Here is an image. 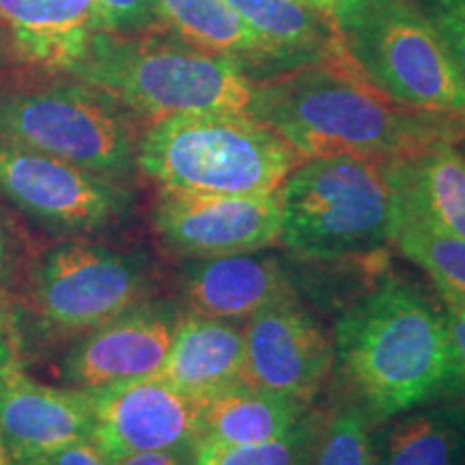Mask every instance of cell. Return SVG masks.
<instances>
[{"instance_id":"obj_1","label":"cell","mask_w":465,"mask_h":465,"mask_svg":"<svg viewBox=\"0 0 465 465\" xmlns=\"http://www.w3.org/2000/svg\"><path fill=\"white\" fill-rule=\"evenodd\" d=\"M248 113L304 158L392 160L438 141H459L463 116L399 106L373 89L345 50L325 61L254 83Z\"/></svg>"},{"instance_id":"obj_2","label":"cell","mask_w":465,"mask_h":465,"mask_svg":"<svg viewBox=\"0 0 465 465\" xmlns=\"http://www.w3.org/2000/svg\"><path fill=\"white\" fill-rule=\"evenodd\" d=\"M332 345L369 420H391L457 391L444 315L399 278H381L342 311Z\"/></svg>"},{"instance_id":"obj_3","label":"cell","mask_w":465,"mask_h":465,"mask_svg":"<svg viewBox=\"0 0 465 465\" xmlns=\"http://www.w3.org/2000/svg\"><path fill=\"white\" fill-rule=\"evenodd\" d=\"M69 75L108 93L149 124L183 113L248 110L254 89L232 58L203 50L164 26L97 33Z\"/></svg>"},{"instance_id":"obj_4","label":"cell","mask_w":465,"mask_h":465,"mask_svg":"<svg viewBox=\"0 0 465 465\" xmlns=\"http://www.w3.org/2000/svg\"><path fill=\"white\" fill-rule=\"evenodd\" d=\"M304 160L248 110L173 114L138 141L141 173L162 190L192 194H274Z\"/></svg>"},{"instance_id":"obj_5","label":"cell","mask_w":465,"mask_h":465,"mask_svg":"<svg viewBox=\"0 0 465 465\" xmlns=\"http://www.w3.org/2000/svg\"><path fill=\"white\" fill-rule=\"evenodd\" d=\"M388 160L308 158L278 190L281 240L306 261L371 257L394 240L397 205Z\"/></svg>"},{"instance_id":"obj_6","label":"cell","mask_w":465,"mask_h":465,"mask_svg":"<svg viewBox=\"0 0 465 465\" xmlns=\"http://www.w3.org/2000/svg\"><path fill=\"white\" fill-rule=\"evenodd\" d=\"M330 17L349 63L383 97L465 119L461 74L416 0H334Z\"/></svg>"},{"instance_id":"obj_7","label":"cell","mask_w":465,"mask_h":465,"mask_svg":"<svg viewBox=\"0 0 465 465\" xmlns=\"http://www.w3.org/2000/svg\"><path fill=\"white\" fill-rule=\"evenodd\" d=\"M0 138L119 182L138 168L136 116L78 78L0 91Z\"/></svg>"},{"instance_id":"obj_8","label":"cell","mask_w":465,"mask_h":465,"mask_svg":"<svg viewBox=\"0 0 465 465\" xmlns=\"http://www.w3.org/2000/svg\"><path fill=\"white\" fill-rule=\"evenodd\" d=\"M149 261L100 243L65 242L39 254L26 281V311L48 339L83 336L147 302Z\"/></svg>"},{"instance_id":"obj_9","label":"cell","mask_w":465,"mask_h":465,"mask_svg":"<svg viewBox=\"0 0 465 465\" xmlns=\"http://www.w3.org/2000/svg\"><path fill=\"white\" fill-rule=\"evenodd\" d=\"M0 196L58 235H91L130 216L125 182L0 138Z\"/></svg>"},{"instance_id":"obj_10","label":"cell","mask_w":465,"mask_h":465,"mask_svg":"<svg viewBox=\"0 0 465 465\" xmlns=\"http://www.w3.org/2000/svg\"><path fill=\"white\" fill-rule=\"evenodd\" d=\"M153 229L173 252L192 259L259 252L281 240L278 192L261 196L160 190Z\"/></svg>"},{"instance_id":"obj_11","label":"cell","mask_w":465,"mask_h":465,"mask_svg":"<svg viewBox=\"0 0 465 465\" xmlns=\"http://www.w3.org/2000/svg\"><path fill=\"white\" fill-rule=\"evenodd\" d=\"M179 319L173 306L160 302H143L121 312L78 336L58 366L61 380L75 391L100 392L158 377Z\"/></svg>"},{"instance_id":"obj_12","label":"cell","mask_w":465,"mask_h":465,"mask_svg":"<svg viewBox=\"0 0 465 465\" xmlns=\"http://www.w3.org/2000/svg\"><path fill=\"white\" fill-rule=\"evenodd\" d=\"M246 383L308 405L334 364L332 339L298 300H284L243 325Z\"/></svg>"},{"instance_id":"obj_13","label":"cell","mask_w":465,"mask_h":465,"mask_svg":"<svg viewBox=\"0 0 465 465\" xmlns=\"http://www.w3.org/2000/svg\"><path fill=\"white\" fill-rule=\"evenodd\" d=\"M93 440L110 461L132 452L194 450L201 438V403L160 377L91 392Z\"/></svg>"},{"instance_id":"obj_14","label":"cell","mask_w":465,"mask_h":465,"mask_svg":"<svg viewBox=\"0 0 465 465\" xmlns=\"http://www.w3.org/2000/svg\"><path fill=\"white\" fill-rule=\"evenodd\" d=\"M95 431L93 394L35 381L14 362L0 366V441L9 465H25L45 452Z\"/></svg>"},{"instance_id":"obj_15","label":"cell","mask_w":465,"mask_h":465,"mask_svg":"<svg viewBox=\"0 0 465 465\" xmlns=\"http://www.w3.org/2000/svg\"><path fill=\"white\" fill-rule=\"evenodd\" d=\"M0 28L20 61L69 74L91 39L110 31L97 0H0Z\"/></svg>"},{"instance_id":"obj_16","label":"cell","mask_w":465,"mask_h":465,"mask_svg":"<svg viewBox=\"0 0 465 465\" xmlns=\"http://www.w3.org/2000/svg\"><path fill=\"white\" fill-rule=\"evenodd\" d=\"M179 289L190 315L226 322H248L265 308L295 298L281 261L259 252L196 259L183 270Z\"/></svg>"},{"instance_id":"obj_17","label":"cell","mask_w":465,"mask_h":465,"mask_svg":"<svg viewBox=\"0 0 465 465\" xmlns=\"http://www.w3.org/2000/svg\"><path fill=\"white\" fill-rule=\"evenodd\" d=\"M399 213L465 240V155L438 141L386 162Z\"/></svg>"},{"instance_id":"obj_18","label":"cell","mask_w":465,"mask_h":465,"mask_svg":"<svg viewBox=\"0 0 465 465\" xmlns=\"http://www.w3.org/2000/svg\"><path fill=\"white\" fill-rule=\"evenodd\" d=\"M158 377L199 401L246 383L243 325L201 315L182 317Z\"/></svg>"},{"instance_id":"obj_19","label":"cell","mask_w":465,"mask_h":465,"mask_svg":"<svg viewBox=\"0 0 465 465\" xmlns=\"http://www.w3.org/2000/svg\"><path fill=\"white\" fill-rule=\"evenodd\" d=\"M155 9L162 26L203 50L232 58L252 83L289 72L281 52L224 0H155Z\"/></svg>"},{"instance_id":"obj_20","label":"cell","mask_w":465,"mask_h":465,"mask_svg":"<svg viewBox=\"0 0 465 465\" xmlns=\"http://www.w3.org/2000/svg\"><path fill=\"white\" fill-rule=\"evenodd\" d=\"M201 441L226 446L261 444L287 435L308 414V405L237 383L201 399Z\"/></svg>"},{"instance_id":"obj_21","label":"cell","mask_w":465,"mask_h":465,"mask_svg":"<svg viewBox=\"0 0 465 465\" xmlns=\"http://www.w3.org/2000/svg\"><path fill=\"white\" fill-rule=\"evenodd\" d=\"M272 48L289 72L332 58L342 50L328 11L304 0H224Z\"/></svg>"},{"instance_id":"obj_22","label":"cell","mask_w":465,"mask_h":465,"mask_svg":"<svg viewBox=\"0 0 465 465\" xmlns=\"http://www.w3.org/2000/svg\"><path fill=\"white\" fill-rule=\"evenodd\" d=\"M375 465H465V405L411 410L373 440Z\"/></svg>"},{"instance_id":"obj_23","label":"cell","mask_w":465,"mask_h":465,"mask_svg":"<svg viewBox=\"0 0 465 465\" xmlns=\"http://www.w3.org/2000/svg\"><path fill=\"white\" fill-rule=\"evenodd\" d=\"M392 243L431 278L444 302L465 304V240L397 212Z\"/></svg>"},{"instance_id":"obj_24","label":"cell","mask_w":465,"mask_h":465,"mask_svg":"<svg viewBox=\"0 0 465 465\" xmlns=\"http://www.w3.org/2000/svg\"><path fill=\"white\" fill-rule=\"evenodd\" d=\"M323 420L306 414L282 438L261 444L226 446L201 441L194 449V465H308Z\"/></svg>"},{"instance_id":"obj_25","label":"cell","mask_w":465,"mask_h":465,"mask_svg":"<svg viewBox=\"0 0 465 465\" xmlns=\"http://www.w3.org/2000/svg\"><path fill=\"white\" fill-rule=\"evenodd\" d=\"M308 465H375L369 418L360 405L341 407L322 424L315 452Z\"/></svg>"},{"instance_id":"obj_26","label":"cell","mask_w":465,"mask_h":465,"mask_svg":"<svg viewBox=\"0 0 465 465\" xmlns=\"http://www.w3.org/2000/svg\"><path fill=\"white\" fill-rule=\"evenodd\" d=\"M429 17L465 83V0H416Z\"/></svg>"},{"instance_id":"obj_27","label":"cell","mask_w":465,"mask_h":465,"mask_svg":"<svg viewBox=\"0 0 465 465\" xmlns=\"http://www.w3.org/2000/svg\"><path fill=\"white\" fill-rule=\"evenodd\" d=\"M113 33H144L160 28L155 0H97Z\"/></svg>"},{"instance_id":"obj_28","label":"cell","mask_w":465,"mask_h":465,"mask_svg":"<svg viewBox=\"0 0 465 465\" xmlns=\"http://www.w3.org/2000/svg\"><path fill=\"white\" fill-rule=\"evenodd\" d=\"M25 465H113L95 440H80L45 455L28 459Z\"/></svg>"},{"instance_id":"obj_29","label":"cell","mask_w":465,"mask_h":465,"mask_svg":"<svg viewBox=\"0 0 465 465\" xmlns=\"http://www.w3.org/2000/svg\"><path fill=\"white\" fill-rule=\"evenodd\" d=\"M446 332H449L452 366H455V388L465 392V304L446 302Z\"/></svg>"},{"instance_id":"obj_30","label":"cell","mask_w":465,"mask_h":465,"mask_svg":"<svg viewBox=\"0 0 465 465\" xmlns=\"http://www.w3.org/2000/svg\"><path fill=\"white\" fill-rule=\"evenodd\" d=\"M113 465H194V450L132 452L114 459Z\"/></svg>"},{"instance_id":"obj_31","label":"cell","mask_w":465,"mask_h":465,"mask_svg":"<svg viewBox=\"0 0 465 465\" xmlns=\"http://www.w3.org/2000/svg\"><path fill=\"white\" fill-rule=\"evenodd\" d=\"M11 270H14V261H11L9 237L3 223H0V287H7L11 282Z\"/></svg>"},{"instance_id":"obj_32","label":"cell","mask_w":465,"mask_h":465,"mask_svg":"<svg viewBox=\"0 0 465 465\" xmlns=\"http://www.w3.org/2000/svg\"><path fill=\"white\" fill-rule=\"evenodd\" d=\"M14 362V353H11V341H9V325L7 317H5L3 308H0V366Z\"/></svg>"},{"instance_id":"obj_33","label":"cell","mask_w":465,"mask_h":465,"mask_svg":"<svg viewBox=\"0 0 465 465\" xmlns=\"http://www.w3.org/2000/svg\"><path fill=\"white\" fill-rule=\"evenodd\" d=\"M11 54L9 42H7V35H5L3 28H0V63H5Z\"/></svg>"},{"instance_id":"obj_34","label":"cell","mask_w":465,"mask_h":465,"mask_svg":"<svg viewBox=\"0 0 465 465\" xmlns=\"http://www.w3.org/2000/svg\"><path fill=\"white\" fill-rule=\"evenodd\" d=\"M312 5H315V7H319V9H323V11H328L330 14V9H332V5H334V0H311Z\"/></svg>"},{"instance_id":"obj_35","label":"cell","mask_w":465,"mask_h":465,"mask_svg":"<svg viewBox=\"0 0 465 465\" xmlns=\"http://www.w3.org/2000/svg\"><path fill=\"white\" fill-rule=\"evenodd\" d=\"M0 465H9L7 452H5V449H3V441H0Z\"/></svg>"},{"instance_id":"obj_36","label":"cell","mask_w":465,"mask_h":465,"mask_svg":"<svg viewBox=\"0 0 465 465\" xmlns=\"http://www.w3.org/2000/svg\"><path fill=\"white\" fill-rule=\"evenodd\" d=\"M455 147L465 155V136H461V138H459V141H455Z\"/></svg>"},{"instance_id":"obj_37","label":"cell","mask_w":465,"mask_h":465,"mask_svg":"<svg viewBox=\"0 0 465 465\" xmlns=\"http://www.w3.org/2000/svg\"><path fill=\"white\" fill-rule=\"evenodd\" d=\"M463 136H465V134H463Z\"/></svg>"}]
</instances>
